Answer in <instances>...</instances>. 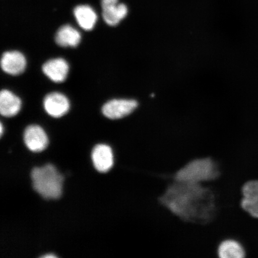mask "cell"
<instances>
[{"instance_id":"1","label":"cell","mask_w":258,"mask_h":258,"mask_svg":"<svg viewBox=\"0 0 258 258\" xmlns=\"http://www.w3.org/2000/svg\"><path fill=\"white\" fill-rule=\"evenodd\" d=\"M215 191L206 184L173 180L159 202L171 214L186 223L206 224L214 220L218 212Z\"/></svg>"},{"instance_id":"2","label":"cell","mask_w":258,"mask_h":258,"mask_svg":"<svg viewBox=\"0 0 258 258\" xmlns=\"http://www.w3.org/2000/svg\"><path fill=\"white\" fill-rule=\"evenodd\" d=\"M221 173L220 164L214 158L198 157L188 161L177 170L172 179L180 182L206 184L218 180Z\"/></svg>"},{"instance_id":"3","label":"cell","mask_w":258,"mask_h":258,"mask_svg":"<svg viewBox=\"0 0 258 258\" xmlns=\"http://www.w3.org/2000/svg\"><path fill=\"white\" fill-rule=\"evenodd\" d=\"M31 179L33 188L43 198L57 199L62 195L63 176L51 164L35 167Z\"/></svg>"},{"instance_id":"4","label":"cell","mask_w":258,"mask_h":258,"mask_svg":"<svg viewBox=\"0 0 258 258\" xmlns=\"http://www.w3.org/2000/svg\"><path fill=\"white\" fill-rule=\"evenodd\" d=\"M136 100L119 99L111 100L103 106L102 111L106 117L116 120L126 117L138 108Z\"/></svg>"},{"instance_id":"5","label":"cell","mask_w":258,"mask_h":258,"mask_svg":"<svg viewBox=\"0 0 258 258\" xmlns=\"http://www.w3.org/2000/svg\"><path fill=\"white\" fill-rule=\"evenodd\" d=\"M101 5L103 18L109 25H118L128 14L126 5L118 4V0H102Z\"/></svg>"},{"instance_id":"6","label":"cell","mask_w":258,"mask_h":258,"mask_svg":"<svg viewBox=\"0 0 258 258\" xmlns=\"http://www.w3.org/2000/svg\"><path fill=\"white\" fill-rule=\"evenodd\" d=\"M24 141L28 149L33 152H41L46 149L48 143L46 134L37 125H31L26 128Z\"/></svg>"},{"instance_id":"7","label":"cell","mask_w":258,"mask_h":258,"mask_svg":"<svg viewBox=\"0 0 258 258\" xmlns=\"http://www.w3.org/2000/svg\"><path fill=\"white\" fill-rule=\"evenodd\" d=\"M241 208L254 218H258V180L247 182L242 188Z\"/></svg>"},{"instance_id":"8","label":"cell","mask_w":258,"mask_h":258,"mask_svg":"<svg viewBox=\"0 0 258 258\" xmlns=\"http://www.w3.org/2000/svg\"><path fill=\"white\" fill-rule=\"evenodd\" d=\"M44 106L45 110L51 117L59 118L69 111L70 102L66 96L60 93L53 92L45 97Z\"/></svg>"},{"instance_id":"9","label":"cell","mask_w":258,"mask_h":258,"mask_svg":"<svg viewBox=\"0 0 258 258\" xmlns=\"http://www.w3.org/2000/svg\"><path fill=\"white\" fill-rule=\"evenodd\" d=\"M27 61L24 54L18 51H7L3 54L2 69L11 75H19L24 72Z\"/></svg>"},{"instance_id":"10","label":"cell","mask_w":258,"mask_h":258,"mask_svg":"<svg viewBox=\"0 0 258 258\" xmlns=\"http://www.w3.org/2000/svg\"><path fill=\"white\" fill-rule=\"evenodd\" d=\"M92 157L93 165L99 172H107L114 163L111 148L106 145H96L92 151Z\"/></svg>"},{"instance_id":"11","label":"cell","mask_w":258,"mask_h":258,"mask_svg":"<svg viewBox=\"0 0 258 258\" xmlns=\"http://www.w3.org/2000/svg\"><path fill=\"white\" fill-rule=\"evenodd\" d=\"M69 66L62 58L51 59L43 64V72L54 82H63L69 73Z\"/></svg>"},{"instance_id":"12","label":"cell","mask_w":258,"mask_h":258,"mask_svg":"<svg viewBox=\"0 0 258 258\" xmlns=\"http://www.w3.org/2000/svg\"><path fill=\"white\" fill-rule=\"evenodd\" d=\"M21 107V99L7 90L0 93V113L6 117H11L18 114Z\"/></svg>"},{"instance_id":"13","label":"cell","mask_w":258,"mask_h":258,"mask_svg":"<svg viewBox=\"0 0 258 258\" xmlns=\"http://www.w3.org/2000/svg\"><path fill=\"white\" fill-rule=\"evenodd\" d=\"M80 40V32L69 25L60 27L55 37L56 43L61 47H76Z\"/></svg>"},{"instance_id":"14","label":"cell","mask_w":258,"mask_h":258,"mask_svg":"<svg viewBox=\"0 0 258 258\" xmlns=\"http://www.w3.org/2000/svg\"><path fill=\"white\" fill-rule=\"evenodd\" d=\"M74 16L78 24L84 30L89 31L95 27L97 15L93 9L88 5H80L74 9Z\"/></svg>"},{"instance_id":"15","label":"cell","mask_w":258,"mask_h":258,"mask_svg":"<svg viewBox=\"0 0 258 258\" xmlns=\"http://www.w3.org/2000/svg\"><path fill=\"white\" fill-rule=\"evenodd\" d=\"M217 253L220 258H242L245 256L243 247L233 239L222 240L218 244Z\"/></svg>"},{"instance_id":"16","label":"cell","mask_w":258,"mask_h":258,"mask_svg":"<svg viewBox=\"0 0 258 258\" xmlns=\"http://www.w3.org/2000/svg\"><path fill=\"white\" fill-rule=\"evenodd\" d=\"M42 257L48 258V257H56V256L55 255H54V254H46V255L43 256Z\"/></svg>"},{"instance_id":"17","label":"cell","mask_w":258,"mask_h":258,"mask_svg":"<svg viewBox=\"0 0 258 258\" xmlns=\"http://www.w3.org/2000/svg\"><path fill=\"white\" fill-rule=\"evenodd\" d=\"M3 134V124H1V135Z\"/></svg>"}]
</instances>
